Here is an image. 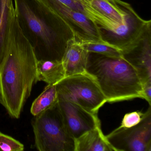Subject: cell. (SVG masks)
<instances>
[{"instance_id": "obj_19", "label": "cell", "mask_w": 151, "mask_h": 151, "mask_svg": "<svg viewBox=\"0 0 151 151\" xmlns=\"http://www.w3.org/2000/svg\"><path fill=\"white\" fill-rule=\"evenodd\" d=\"M24 146L18 140L0 132V150L4 151H23Z\"/></svg>"}, {"instance_id": "obj_16", "label": "cell", "mask_w": 151, "mask_h": 151, "mask_svg": "<svg viewBox=\"0 0 151 151\" xmlns=\"http://www.w3.org/2000/svg\"><path fill=\"white\" fill-rule=\"evenodd\" d=\"M14 9L13 0H0V69L5 59L7 39Z\"/></svg>"}, {"instance_id": "obj_20", "label": "cell", "mask_w": 151, "mask_h": 151, "mask_svg": "<svg viewBox=\"0 0 151 151\" xmlns=\"http://www.w3.org/2000/svg\"><path fill=\"white\" fill-rule=\"evenodd\" d=\"M145 114V113L140 111H134L125 114L119 128H131L137 125L143 120Z\"/></svg>"}, {"instance_id": "obj_13", "label": "cell", "mask_w": 151, "mask_h": 151, "mask_svg": "<svg viewBox=\"0 0 151 151\" xmlns=\"http://www.w3.org/2000/svg\"><path fill=\"white\" fill-rule=\"evenodd\" d=\"M66 77L62 61H37V81H43L48 85H56Z\"/></svg>"}, {"instance_id": "obj_1", "label": "cell", "mask_w": 151, "mask_h": 151, "mask_svg": "<svg viewBox=\"0 0 151 151\" xmlns=\"http://www.w3.org/2000/svg\"><path fill=\"white\" fill-rule=\"evenodd\" d=\"M37 60L19 26L15 9L11 16L6 53L0 69V103L18 119L37 83Z\"/></svg>"}, {"instance_id": "obj_11", "label": "cell", "mask_w": 151, "mask_h": 151, "mask_svg": "<svg viewBox=\"0 0 151 151\" xmlns=\"http://www.w3.org/2000/svg\"><path fill=\"white\" fill-rule=\"evenodd\" d=\"M88 56L81 40L76 37L68 40L62 60L66 77L86 73Z\"/></svg>"}, {"instance_id": "obj_8", "label": "cell", "mask_w": 151, "mask_h": 151, "mask_svg": "<svg viewBox=\"0 0 151 151\" xmlns=\"http://www.w3.org/2000/svg\"><path fill=\"white\" fill-rule=\"evenodd\" d=\"M121 52L122 57L136 70L142 85L151 83V21L139 36Z\"/></svg>"}, {"instance_id": "obj_22", "label": "cell", "mask_w": 151, "mask_h": 151, "mask_svg": "<svg viewBox=\"0 0 151 151\" xmlns=\"http://www.w3.org/2000/svg\"><path fill=\"white\" fill-rule=\"evenodd\" d=\"M87 1H88V2H91V1L92 0H87Z\"/></svg>"}, {"instance_id": "obj_4", "label": "cell", "mask_w": 151, "mask_h": 151, "mask_svg": "<svg viewBox=\"0 0 151 151\" xmlns=\"http://www.w3.org/2000/svg\"><path fill=\"white\" fill-rule=\"evenodd\" d=\"M35 146L40 151H75V139L67 129L58 101L35 116Z\"/></svg>"}, {"instance_id": "obj_17", "label": "cell", "mask_w": 151, "mask_h": 151, "mask_svg": "<svg viewBox=\"0 0 151 151\" xmlns=\"http://www.w3.org/2000/svg\"><path fill=\"white\" fill-rule=\"evenodd\" d=\"M58 101L55 85H48L43 91L34 101L30 112L34 116L41 114L52 106Z\"/></svg>"}, {"instance_id": "obj_6", "label": "cell", "mask_w": 151, "mask_h": 151, "mask_svg": "<svg viewBox=\"0 0 151 151\" xmlns=\"http://www.w3.org/2000/svg\"><path fill=\"white\" fill-rule=\"evenodd\" d=\"M138 124L118 128L106 136L115 151H151V106Z\"/></svg>"}, {"instance_id": "obj_9", "label": "cell", "mask_w": 151, "mask_h": 151, "mask_svg": "<svg viewBox=\"0 0 151 151\" xmlns=\"http://www.w3.org/2000/svg\"><path fill=\"white\" fill-rule=\"evenodd\" d=\"M42 1L70 27L79 40L103 42L99 26L89 17L68 7L58 0Z\"/></svg>"}, {"instance_id": "obj_5", "label": "cell", "mask_w": 151, "mask_h": 151, "mask_svg": "<svg viewBox=\"0 0 151 151\" xmlns=\"http://www.w3.org/2000/svg\"><path fill=\"white\" fill-rule=\"evenodd\" d=\"M55 85L58 101L76 104L91 114L98 115L107 102L94 79L86 73L66 77Z\"/></svg>"}, {"instance_id": "obj_21", "label": "cell", "mask_w": 151, "mask_h": 151, "mask_svg": "<svg viewBox=\"0 0 151 151\" xmlns=\"http://www.w3.org/2000/svg\"><path fill=\"white\" fill-rule=\"evenodd\" d=\"M144 99L151 106V83H146L142 85Z\"/></svg>"}, {"instance_id": "obj_14", "label": "cell", "mask_w": 151, "mask_h": 151, "mask_svg": "<svg viewBox=\"0 0 151 151\" xmlns=\"http://www.w3.org/2000/svg\"><path fill=\"white\" fill-rule=\"evenodd\" d=\"M75 11L82 13L97 24L99 28L112 30L118 25L113 23L93 9L87 0H58Z\"/></svg>"}, {"instance_id": "obj_12", "label": "cell", "mask_w": 151, "mask_h": 151, "mask_svg": "<svg viewBox=\"0 0 151 151\" xmlns=\"http://www.w3.org/2000/svg\"><path fill=\"white\" fill-rule=\"evenodd\" d=\"M75 151H115L101 130V125L75 139Z\"/></svg>"}, {"instance_id": "obj_2", "label": "cell", "mask_w": 151, "mask_h": 151, "mask_svg": "<svg viewBox=\"0 0 151 151\" xmlns=\"http://www.w3.org/2000/svg\"><path fill=\"white\" fill-rule=\"evenodd\" d=\"M19 26L37 61H62L70 40L69 26L42 0H14Z\"/></svg>"}, {"instance_id": "obj_15", "label": "cell", "mask_w": 151, "mask_h": 151, "mask_svg": "<svg viewBox=\"0 0 151 151\" xmlns=\"http://www.w3.org/2000/svg\"><path fill=\"white\" fill-rule=\"evenodd\" d=\"M121 0H92L91 6L105 18L117 25L124 20V11L120 5Z\"/></svg>"}, {"instance_id": "obj_3", "label": "cell", "mask_w": 151, "mask_h": 151, "mask_svg": "<svg viewBox=\"0 0 151 151\" xmlns=\"http://www.w3.org/2000/svg\"><path fill=\"white\" fill-rule=\"evenodd\" d=\"M86 72L94 79L107 102L144 99L137 71L122 57L89 53Z\"/></svg>"}, {"instance_id": "obj_10", "label": "cell", "mask_w": 151, "mask_h": 151, "mask_svg": "<svg viewBox=\"0 0 151 151\" xmlns=\"http://www.w3.org/2000/svg\"><path fill=\"white\" fill-rule=\"evenodd\" d=\"M58 102L67 129L75 139L101 125L98 115L91 114L69 101L58 100Z\"/></svg>"}, {"instance_id": "obj_18", "label": "cell", "mask_w": 151, "mask_h": 151, "mask_svg": "<svg viewBox=\"0 0 151 151\" xmlns=\"http://www.w3.org/2000/svg\"><path fill=\"white\" fill-rule=\"evenodd\" d=\"M83 46L89 53L113 57H122L121 50L104 42L84 41Z\"/></svg>"}, {"instance_id": "obj_7", "label": "cell", "mask_w": 151, "mask_h": 151, "mask_svg": "<svg viewBox=\"0 0 151 151\" xmlns=\"http://www.w3.org/2000/svg\"><path fill=\"white\" fill-rule=\"evenodd\" d=\"M124 20L113 30L99 28L103 42L122 50L137 39L151 20L141 18L129 3L121 1Z\"/></svg>"}]
</instances>
